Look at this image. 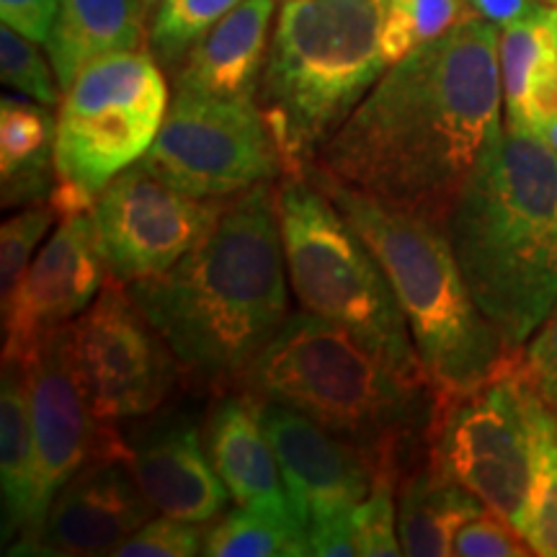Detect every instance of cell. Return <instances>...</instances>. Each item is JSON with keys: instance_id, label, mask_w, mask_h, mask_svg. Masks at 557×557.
<instances>
[{"instance_id": "6da1fadb", "label": "cell", "mask_w": 557, "mask_h": 557, "mask_svg": "<svg viewBox=\"0 0 557 557\" xmlns=\"http://www.w3.org/2000/svg\"><path fill=\"white\" fill-rule=\"evenodd\" d=\"M500 29L472 13L361 99L315 165L382 205L447 220L472 173L504 137Z\"/></svg>"}, {"instance_id": "7a4b0ae2", "label": "cell", "mask_w": 557, "mask_h": 557, "mask_svg": "<svg viewBox=\"0 0 557 557\" xmlns=\"http://www.w3.org/2000/svg\"><path fill=\"white\" fill-rule=\"evenodd\" d=\"M282 227L271 181L225 199L199 246L165 274L127 284L176 354L184 385L222 395L289 320Z\"/></svg>"}, {"instance_id": "3957f363", "label": "cell", "mask_w": 557, "mask_h": 557, "mask_svg": "<svg viewBox=\"0 0 557 557\" xmlns=\"http://www.w3.org/2000/svg\"><path fill=\"white\" fill-rule=\"evenodd\" d=\"M444 227L478 308L524 348L557 305V150L506 124Z\"/></svg>"}, {"instance_id": "277c9868", "label": "cell", "mask_w": 557, "mask_h": 557, "mask_svg": "<svg viewBox=\"0 0 557 557\" xmlns=\"http://www.w3.org/2000/svg\"><path fill=\"white\" fill-rule=\"evenodd\" d=\"M282 403L357 447L398 485L426 465L434 389L410 385L351 333L299 310L256 359L243 387Z\"/></svg>"}, {"instance_id": "5b68a950", "label": "cell", "mask_w": 557, "mask_h": 557, "mask_svg": "<svg viewBox=\"0 0 557 557\" xmlns=\"http://www.w3.org/2000/svg\"><path fill=\"white\" fill-rule=\"evenodd\" d=\"M308 178L329 194L387 274L434 395L480 385L519 351L472 299L444 222L369 199L318 165Z\"/></svg>"}, {"instance_id": "8992f818", "label": "cell", "mask_w": 557, "mask_h": 557, "mask_svg": "<svg viewBox=\"0 0 557 557\" xmlns=\"http://www.w3.org/2000/svg\"><path fill=\"white\" fill-rule=\"evenodd\" d=\"M385 0H287L261 78V109L282 178H305L323 145L389 67Z\"/></svg>"}, {"instance_id": "52a82bcc", "label": "cell", "mask_w": 557, "mask_h": 557, "mask_svg": "<svg viewBox=\"0 0 557 557\" xmlns=\"http://www.w3.org/2000/svg\"><path fill=\"white\" fill-rule=\"evenodd\" d=\"M284 259L299 308L351 333L410 385L431 387L389 278L315 181L276 189Z\"/></svg>"}, {"instance_id": "ba28073f", "label": "cell", "mask_w": 557, "mask_h": 557, "mask_svg": "<svg viewBox=\"0 0 557 557\" xmlns=\"http://www.w3.org/2000/svg\"><path fill=\"white\" fill-rule=\"evenodd\" d=\"M542 406L521 374L519 348L480 385L434 395L429 426V468L483 500L521 537L537 475Z\"/></svg>"}, {"instance_id": "9c48e42d", "label": "cell", "mask_w": 557, "mask_h": 557, "mask_svg": "<svg viewBox=\"0 0 557 557\" xmlns=\"http://www.w3.org/2000/svg\"><path fill=\"white\" fill-rule=\"evenodd\" d=\"M169 111L163 67L150 52L96 60L65 90L58 114V176L99 197L156 143Z\"/></svg>"}, {"instance_id": "30bf717a", "label": "cell", "mask_w": 557, "mask_h": 557, "mask_svg": "<svg viewBox=\"0 0 557 557\" xmlns=\"http://www.w3.org/2000/svg\"><path fill=\"white\" fill-rule=\"evenodd\" d=\"M145 169L197 199H227L282 176V158L256 99L176 90Z\"/></svg>"}, {"instance_id": "8fae6325", "label": "cell", "mask_w": 557, "mask_h": 557, "mask_svg": "<svg viewBox=\"0 0 557 557\" xmlns=\"http://www.w3.org/2000/svg\"><path fill=\"white\" fill-rule=\"evenodd\" d=\"M70 364L101 423L145 418L176 389V354L132 299L127 284L107 276L90 308L67 325Z\"/></svg>"}, {"instance_id": "7c38bea8", "label": "cell", "mask_w": 557, "mask_h": 557, "mask_svg": "<svg viewBox=\"0 0 557 557\" xmlns=\"http://www.w3.org/2000/svg\"><path fill=\"white\" fill-rule=\"evenodd\" d=\"M225 199H197L132 163L103 186L94 222L107 269L124 284L165 274L218 222Z\"/></svg>"}, {"instance_id": "4fadbf2b", "label": "cell", "mask_w": 557, "mask_h": 557, "mask_svg": "<svg viewBox=\"0 0 557 557\" xmlns=\"http://www.w3.org/2000/svg\"><path fill=\"white\" fill-rule=\"evenodd\" d=\"M18 361H24L29 374L34 444H37L32 529L24 534L29 537L45 521L62 485L96 455L127 447V438L116 431L114 423H101L90 410L75 369L70 364L67 325L41 338L29 357Z\"/></svg>"}, {"instance_id": "5bb4252c", "label": "cell", "mask_w": 557, "mask_h": 557, "mask_svg": "<svg viewBox=\"0 0 557 557\" xmlns=\"http://www.w3.org/2000/svg\"><path fill=\"white\" fill-rule=\"evenodd\" d=\"M156 508L129 468V447L96 455L54 496L45 521L5 555H114Z\"/></svg>"}, {"instance_id": "9a60e30c", "label": "cell", "mask_w": 557, "mask_h": 557, "mask_svg": "<svg viewBox=\"0 0 557 557\" xmlns=\"http://www.w3.org/2000/svg\"><path fill=\"white\" fill-rule=\"evenodd\" d=\"M107 276L94 214L62 220L3 305V359H26L41 338L83 315Z\"/></svg>"}, {"instance_id": "2e32d148", "label": "cell", "mask_w": 557, "mask_h": 557, "mask_svg": "<svg viewBox=\"0 0 557 557\" xmlns=\"http://www.w3.org/2000/svg\"><path fill=\"white\" fill-rule=\"evenodd\" d=\"M256 403L305 532L318 521L354 511L369 496L374 472L357 447L295 408L271 400Z\"/></svg>"}, {"instance_id": "e0dca14e", "label": "cell", "mask_w": 557, "mask_h": 557, "mask_svg": "<svg viewBox=\"0 0 557 557\" xmlns=\"http://www.w3.org/2000/svg\"><path fill=\"white\" fill-rule=\"evenodd\" d=\"M129 468L145 498L158 513L212 524L233 500L207 455L197 423L184 416H163L127 438Z\"/></svg>"}, {"instance_id": "ac0fdd59", "label": "cell", "mask_w": 557, "mask_h": 557, "mask_svg": "<svg viewBox=\"0 0 557 557\" xmlns=\"http://www.w3.org/2000/svg\"><path fill=\"white\" fill-rule=\"evenodd\" d=\"M205 447L235 504L299 524L253 395L233 389L214 400L205 423Z\"/></svg>"}, {"instance_id": "d6986e66", "label": "cell", "mask_w": 557, "mask_h": 557, "mask_svg": "<svg viewBox=\"0 0 557 557\" xmlns=\"http://www.w3.org/2000/svg\"><path fill=\"white\" fill-rule=\"evenodd\" d=\"M276 0H240L209 29L173 73V86L209 99H256L269 54Z\"/></svg>"}, {"instance_id": "ffe728a7", "label": "cell", "mask_w": 557, "mask_h": 557, "mask_svg": "<svg viewBox=\"0 0 557 557\" xmlns=\"http://www.w3.org/2000/svg\"><path fill=\"white\" fill-rule=\"evenodd\" d=\"M500 86L506 124L534 129L557 120V9L537 3L500 29Z\"/></svg>"}, {"instance_id": "44dd1931", "label": "cell", "mask_w": 557, "mask_h": 557, "mask_svg": "<svg viewBox=\"0 0 557 557\" xmlns=\"http://www.w3.org/2000/svg\"><path fill=\"white\" fill-rule=\"evenodd\" d=\"M148 13L145 0H60L45 45L58 86L67 90L90 62L143 50Z\"/></svg>"}, {"instance_id": "7402d4cb", "label": "cell", "mask_w": 557, "mask_h": 557, "mask_svg": "<svg viewBox=\"0 0 557 557\" xmlns=\"http://www.w3.org/2000/svg\"><path fill=\"white\" fill-rule=\"evenodd\" d=\"M0 483H3V547L32 529L37 444H34L32 389L26 364L3 359L0 385Z\"/></svg>"}, {"instance_id": "603a6c76", "label": "cell", "mask_w": 557, "mask_h": 557, "mask_svg": "<svg viewBox=\"0 0 557 557\" xmlns=\"http://www.w3.org/2000/svg\"><path fill=\"white\" fill-rule=\"evenodd\" d=\"M58 120L45 103L5 96L0 103V201L3 207L41 205L58 181Z\"/></svg>"}, {"instance_id": "cb8c5ba5", "label": "cell", "mask_w": 557, "mask_h": 557, "mask_svg": "<svg viewBox=\"0 0 557 557\" xmlns=\"http://www.w3.org/2000/svg\"><path fill=\"white\" fill-rule=\"evenodd\" d=\"M485 508L462 485L436 475L426 465L398 485V534L410 557L451 555L457 529Z\"/></svg>"}, {"instance_id": "d4e9b609", "label": "cell", "mask_w": 557, "mask_h": 557, "mask_svg": "<svg viewBox=\"0 0 557 557\" xmlns=\"http://www.w3.org/2000/svg\"><path fill=\"white\" fill-rule=\"evenodd\" d=\"M209 557H305L310 540L302 524L238 506L212 521L205 534Z\"/></svg>"}, {"instance_id": "484cf974", "label": "cell", "mask_w": 557, "mask_h": 557, "mask_svg": "<svg viewBox=\"0 0 557 557\" xmlns=\"http://www.w3.org/2000/svg\"><path fill=\"white\" fill-rule=\"evenodd\" d=\"M470 16V0H385L380 39L387 65L406 60Z\"/></svg>"}, {"instance_id": "4316f807", "label": "cell", "mask_w": 557, "mask_h": 557, "mask_svg": "<svg viewBox=\"0 0 557 557\" xmlns=\"http://www.w3.org/2000/svg\"><path fill=\"white\" fill-rule=\"evenodd\" d=\"M240 0H160L148 24V47L160 67H178L181 60Z\"/></svg>"}, {"instance_id": "83f0119b", "label": "cell", "mask_w": 557, "mask_h": 557, "mask_svg": "<svg viewBox=\"0 0 557 557\" xmlns=\"http://www.w3.org/2000/svg\"><path fill=\"white\" fill-rule=\"evenodd\" d=\"M524 540L534 555L557 557V416L547 406L537 418V475Z\"/></svg>"}, {"instance_id": "f1b7e54d", "label": "cell", "mask_w": 557, "mask_h": 557, "mask_svg": "<svg viewBox=\"0 0 557 557\" xmlns=\"http://www.w3.org/2000/svg\"><path fill=\"white\" fill-rule=\"evenodd\" d=\"M50 58L39 52L37 41L26 39L24 34L3 24L0 29V78L13 90L24 94L45 107H54L60 101L58 86H54V70Z\"/></svg>"}, {"instance_id": "f546056e", "label": "cell", "mask_w": 557, "mask_h": 557, "mask_svg": "<svg viewBox=\"0 0 557 557\" xmlns=\"http://www.w3.org/2000/svg\"><path fill=\"white\" fill-rule=\"evenodd\" d=\"M54 220H60L58 212L45 201V205H29L16 218L3 222V230H0V297L3 302L0 305L11 302L13 292L18 289L21 278L29 269L32 250L39 246Z\"/></svg>"}, {"instance_id": "4dcf8cb0", "label": "cell", "mask_w": 557, "mask_h": 557, "mask_svg": "<svg viewBox=\"0 0 557 557\" xmlns=\"http://www.w3.org/2000/svg\"><path fill=\"white\" fill-rule=\"evenodd\" d=\"M398 480L377 478L369 496L351 511L357 529L359 549L364 557H400L403 553L398 534V506H395Z\"/></svg>"}, {"instance_id": "1f68e13d", "label": "cell", "mask_w": 557, "mask_h": 557, "mask_svg": "<svg viewBox=\"0 0 557 557\" xmlns=\"http://www.w3.org/2000/svg\"><path fill=\"white\" fill-rule=\"evenodd\" d=\"M207 529L191 521L173 517H152L137 529L124 545L116 549V557H194L205 553Z\"/></svg>"}, {"instance_id": "d6a6232c", "label": "cell", "mask_w": 557, "mask_h": 557, "mask_svg": "<svg viewBox=\"0 0 557 557\" xmlns=\"http://www.w3.org/2000/svg\"><path fill=\"white\" fill-rule=\"evenodd\" d=\"M451 555L459 557H524L534 555L529 542L491 508L475 513L457 529Z\"/></svg>"}, {"instance_id": "836d02e7", "label": "cell", "mask_w": 557, "mask_h": 557, "mask_svg": "<svg viewBox=\"0 0 557 557\" xmlns=\"http://www.w3.org/2000/svg\"><path fill=\"white\" fill-rule=\"evenodd\" d=\"M521 374L537 398L557 416V305L521 348Z\"/></svg>"}, {"instance_id": "e575fe53", "label": "cell", "mask_w": 557, "mask_h": 557, "mask_svg": "<svg viewBox=\"0 0 557 557\" xmlns=\"http://www.w3.org/2000/svg\"><path fill=\"white\" fill-rule=\"evenodd\" d=\"M58 9L60 0H0V18L26 39L47 45Z\"/></svg>"}, {"instance_id": "d590c367", "label": "cell", "mask_w": 557, "mask_h": 557, "mask_svg": "<svg viewBox=\"0 0 557 557\" xmlns=\"http://www.w3.org/2000/svg\"><path fill=\"white\" fill-rule=\"evenodd\" d=\"M310 555L318 557H357L361 555L351 511L336 513L308 529Z\"/></svg>"}, {"instance_id": "8d00e7d4", "label": "cell", "mask_w": 557, "mask_h": 557, "mask_svg": "<svg viewBox=\"0 0 557 557\" xmlns=\"http://www.w3.org/2000/svg\"><path fill=\"white\" fill-rule=\"evenodd\" d=\"M537 5V0H470V9L475 16L491 21L498 29L524 18Z\"/></svg>"}, {"instance_id": "74e56055", "label": "cell", "mask_w": 557, "mask_h": 557, "mask_svg": "<svg viewBox=\"0 0 557 557\" xmlns=\"http://www.w3.org/2000/svg\"><path fill=\"white\" fill-rule=\"evenodd\" d=\"M532 132H537V135L545 139V143L549 145V148L557 150V120H547L542 122L540 127H534Z\"/></svg>"}, {"instance_id": "f35d334b", "label": "cell", "mask_w": 557, "mask_h": 557, "mask_svg": "<svg viewBox=\"0 0 557 557\" xmlns=\"http://www.w3.org/2000/svg\"><path fill=\"white\" fill-rule=\"evenodd\" d=\"M160 3V0H145V5H148V11H152V9H156V5Z\"/></svg>"}, {"instance_id": "ab89813d", "label": "cell", "mask_w": 557, "mask_h": 557, "mask_svg": "<svg viewBox=\"0 0 557 557\" xmlns=\"http://www.w3.org/2000/svg\"><path fill=\"white\" fill-rule=\"evenodd\" d=\"M537 3H542V5H555V9H557V0H537Z\"/></svg>"}]
</instances>
